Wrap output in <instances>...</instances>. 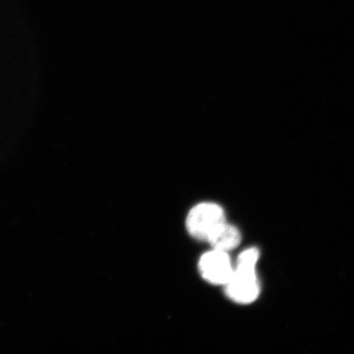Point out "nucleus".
<instances>
[{"label":"nucleus","instance_id":"obj_1","mask_svg":"<svg viewBox=\"0 0 354 354\" xmlns=\"http://www.w3.org/2000/svg\"><path fill=\"white\" fill-rule=\"evenodd\" d=\"M259 256L257 248H250L239 256L237 267L225 285V293L234 302L248 304L258 299L261 288L256 274V264Z\"/></svg>","mask_w":354,"mask_h":354},{"label":"nucleus","instance_id":"obj_2","mask_svg":"<svg viewBox=\"0 0 354 354\" xmlns=\"http://www.w3.org/2000/svg\"><path fill=\"white\" fill-rule=\"evenodd\" d=\"M227 223L225 212L214 203H203L189 211L187 218V228L194 238L207 241L221 225Z\"/></svg>","mask_w":354,"mask_h":354},{"label":"nucleus","instance_id":"obj_3","mask_svg":"<svg viewBox=\"0 0 354 354\" xmlns=\"http://www.w3.org/2000/svg\"><path fill=\"white\" fill-rule=\"evenodd\" d=\"M198 270L205 281L218 286L227 284L234 271L227 252L218 250H212L201 257Z\"/></svg>","mask_w":354,"mask_h":354},{"label":"nucleus","instance_id":"obj_4","mask_svg":"<svg viewBox=\"0 0 354 354\" xmlns=\"http://www.w3.org/2000/svg\"><path fill=\"white\" fill-rule=\"evenodd\" d=\"M207 242L210 243L214 250L228 252L240 245L241 234L234 225L225 223L212 234Z\"/></svg>","mask_w":354,"mask_h":354}]
</instances>
